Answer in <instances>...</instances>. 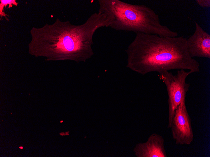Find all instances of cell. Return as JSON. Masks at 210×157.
Here are the masks:
<instances>
[{
	"instance_id": "7a4b0ae2",
	"label": "cell",
	"mask_w": 210,
	"mask_h": 157,
	"mask_svg": "<svg viewBox=\"0 0 210 157\" xmlns=\"http://www.w3.org/2000/svg\"><path fill=\"white\" fill-rule=\"evenodd\" d=\"M125 51L126 66L142 76L173 69H187L192 73L200 71L199 63L189 55L186 39L183 36L173 37L136 33Z\"/></svg>"
},
{
	"instance_id": "5b68a950",
	"label": "cell",
	"mask_w": 210,
	"mask_h": 157,
	"mask_svg": "<svg viewBox=\"0 0 210 157\" xmlns=\"http://www.w3.org/2000/svg\"><path fill=\"white\" fill-rule=\"evenodd\" d=\"M170 128L176 144L189 145L193 141L191 120L187 110L185 100L182 102L176 109Z\"/></svg>"
},
{
	"instance_id": "30bf717a",
	"label": "cell",
	"mask_w": 210,
	"mask_h": 157,
	"mask_svg": "<svg viewBox=\"0 0 210 157\" xmlns=\"http://www.w3.org/2000/svg\"><path fill=\"white\" fill-rule=\"evenodd\" d=\"M59 134H60V135H62V136L66 135V133H60Z\"/></svg>"
},
{
	"instance_id": "ba28073f",
	"label": "cell",
	"mask_w": 210,
	"mask_h": 157,
	"mask_svg": "<svg viewBox=\"0 0 210 157\" xmlns=\"http://www.w3.org/2000/svg\"><path fill=\"white\" fill-rule=\"evenodd\" d=\"M18 3L16 2V0H0V19L3 17H5L6 20L8 21L7 17L8 15L3 11L4 7L8 5V8L12 7L13 5L17 6Z\"/></svg>"
},
{
	"instance_id": "9c48e42d",
	"label": "cell",
	"mask_w": 210,
	"mask_h": 157,
	"mask_svg": "<svg viewBox=\"0 0 210 157\" xmlns=\"http://www.w3.org/2000/svg\"><path fill=\"white\" fill-rule=\"evenodd\" d=\"M196 2L201 7L203 8H209L210 7V0H196Z\"/></svg>"
},
{
	"instance_id": "277c9868",
	"label": "cell",
	"mask_w": 210,
	"mask_h": 157,
	"mask_svg": "<svg viewBox=\"0 0 210 157\" xmlns=\"http://www.w3.org/2000/svg\"><path fill=\"white\" fill-rule=\"evenodd\" d=\"M192 73L180 69L177 74L166 71L159 74V79L165 84L168 96L169 118L168 128H170L175 111L181 102L185 100L190 84L186 82L187 77Z\"/></svg>"
},
{
	"instance_id": "8992f818",
	"label": "cell",
	"mask_w": 210,
	"mask_h": 157,
	"mask_svg": "<svg viewBox=\"0 0 210 157\" xmlns=\"http://www.w3.org/2000/svg\"><path fill=\"white\" fill-rule=\"evenodd\" d=\"M193 34L186 39L187 49L190 56L210 58V35L196 22Z\"/></svg>"
},
{
	"instance_id": "6da1fadb",
	"label": "cell",
	"mask_w": 210,
	"mask_h": 157,
	"mask_svg": "<svg viewBox=\"0 0 210 157\" xmlns=\"http://www.w3.org/2000/svg\"><path fill=\"white\" fill-rule=\"evenodd\" d=\"M109 21L104 14H92L84 24L75 25L56 19L52 24L33 27L29 53L46 57L47 60H71L85 62L94 55L93 35L99 28L108 27Z\"/></svg>"
},
{
	"instance_id": "3957f363",
	"label": "cell",
	"mask_w": 210,
	"mask_h": 157,
	"mask_svg": "<svg viewBox=\"0 0 210 157\" xmlns=\"http://www.w3.org/2000/svg\"><path fill=\"white\" fill-rule=\"evenodd\" d=\"M98 12L109 19L108 27L117 31L157 34L175 37L178 34L162 25L158 15L144 5H135L119 0H98Z\"/></svg>"
},
{
	"instance_id": "8fae6325",
	"label": "cell",
	"mask_w": 210,
	"mask_h": 157,
	"mask_svg": "<svg viewBox=\"0 0 210 157\" xmlns=\"http://www.w3.org/2000/svg\"><path fill=\"white\" fill-rule=\"evenodd\" d=\"M19 148H20L21 149H23V147L22 146H20L19 147Z\"/></svg>"
},
{
	"instance_id": "7c38bea8",
	"label": "cell",
	"mask_w": 210,
	"mask_h": 157,
	"mask_svg": "<svg viewBox=\"0 0 210 157\" xmlns=\"http://www.w3.org/2000/svg\"><path fill=\"white\" fill-rule=\"evenodd\" d=\"M63 122V121H61L60 122V123H62Z\"/></svg>"
},
{
	"instance_id": "52a82bcc",
	"label": "cell",
	"mask_w": 210,
	"mask_h": 157,
	"mask_svg": "<svg viewBox=\"0 0 210 157\" xmlns=\"http://www.w3.org/2000/svg\"><path fill=\"white\" fill-rule=\"evenodd\" d=\"M164 142L162 136L154 133L146 142L137 144L133 151L137 157H167Z\"/></svg>"
}]
</instances>
